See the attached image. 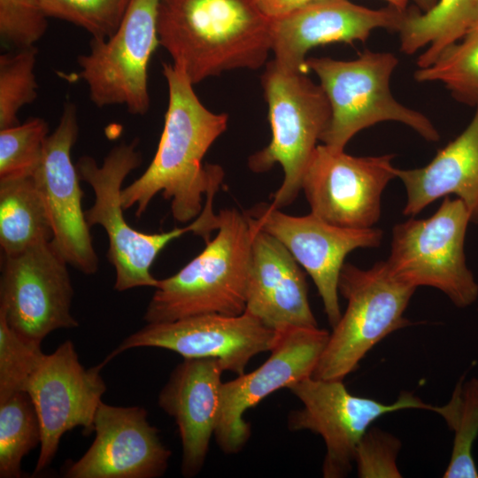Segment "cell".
<instances>
[{
  "instance_id": "cell-26",
  "label": "cell",
  "mask_w": 478,
  "mask_h": 478,
  "mask_svg": "<svg viewBox=\"0 0 478 478\" xmlns=\"http://www.w3.org/2000/svg\"><path fill=\"white\" fill-rule=\"evenodd\" d=\"M42 428L27 392L0 402V477L21 476L22 459L41 445Z\"/></svg>"
},
{
  "instance_id": "cell-33",
  "label": "cell",
  "mask_w": 478,
  "mask_h": 478,
  "mask_svg": "<svg viewBox=\"0 0 478 478\" xmlns=\"http://www.w3.org/2000/svg\"><path fill=\"white\" fill-rule=\"evenodd\" d=\"M400 441L391 434L371 428L359 441L354 456L361 478L402 477L397 465Z\"/></svg>"
},
{
  "instance_id": "cell-16",
  "label": "cell",
  "mask_w": 478,
  "mask_h": 478,
  "mask_svg": "<svg viewBox=\"0 0 478 478\" xmlns=\"http://www.w3.org/2000/svg\"><path fill=\"white\" fill-rule=\"evenodd\" d=\"M276 337L277 331L246 311L236 316L201 314L147 323L125 338L102 362L105 366L127 350L155 347L170 350L184 358H216L225 371L240 375L254 356L271 351Z\"/></svg>"
},
{
  "instance_id": "cell-36",
  "label": "cell",
  "mask_w": 478,
  "mask_h": 478,
  "mask_svg": "<svg viewBox=\"0 0 478 478\" xmlns=\"http://www.w3.org/2000/svg\"><path fill=\"white\" fill-rule=\"evenodd\" d=\"M389 5L395 6L401 10L407 9V5L410 0H384Z\"/></svg>"
},
{
  "instance_id": "cell-17",
  "label": "cell",
  "mask_w": 478,
  "mask_h": 478,
  "mask_svg": "<svg viewBox=\"0 0 478 478\" xmlns=\"http://www.w3.org/2000/svg\"><path fill=\"white\" fill-rule=\"evenodd\" d=\"M78 132L76 106L67 102L56 129L46 140L42 160L33 176L49 214L51 243L68 265L90 275L98 269V258L82 210L80 176L71 159Z\"/></svg>"
},
{
  "instance_id": "cell-1",
  "label": "cell",
  "mask_w": 478,
  "mask_h": 478,
  "mask_svg": "<svg viewBox=\"0 0 478 478\" xmlns=\"http://www.w3.org/2000/svg\"><path fill=\"white\" fill-rule=\"evenodd\" d=\"M163 74L168 105L157 151L144 173L121 190L120 198L124 210L136 206L139 218L162 192L165 199L171 200L174 220L185 223L201 213L203 196L222 182V167L203 165V158L226 131L228 116L207 109L179 66L164 63Z\"/></svg>"
},
{
  "instance_id": "cell-28",
  "label": "cell",
  "mask_w": 478,
  "mask_h": 478,
  "mask_svg": "<svg viewBox=\"0 0 478 478\" xmlns=\"http://www.w3.org/2000/svg\"><path fill=\"white\" fill-rule=\"evenodd\" d=\"M36 56L35 46L0 56V129L19 124V110L37 97Z\"/></svg>"
},
{
  "instance_id": "cell-22",
  "label": "cell",
  "mask_w": 478,
  "mask_h": 478,
  "mask_svg": "<svg viewBox=\"0 0 478 478\" xmlns=\"http://www.w3.org/2000/svg\"><path fill=\"white\" fill-rule=\"evenodd\" d=\"M467 127L422 167L397 168L406 189L405 216L413 217L442 197L455 195L478 224V103Z\"/></svg>"
},
{
  "instance_id": "cell-27",
  "label": "cell",
  "mask_w": 478,
  "mask_h": 478,
  "mask_svg": "<svg viewBox=\"0 0 478 478\" xmlns=\"http://www.w3.org/2000/svg\"><path fill=\"white\" fill-rule=\"evenodd\" d=\"M418 82H440L458 102L478 103V24L449 47L432 65L417 68Z\"/></svg>"
},
{
  "instance_id": "cell-6",
  "label": "cell",
  "mask_w": 478,
  "mask_h": 478,
  "mask_svg": "<svg viewBox=\"0 0 478 478\" xmlns=\"http://www.w3.org/2000/svg\"><path fill=\"white\" fill-rule=\"evenodd\" d=\"M268 107L272 137L267 146L251 155L249 168L255 173L281 166L284 179L271 204L277 209L297 198L309 161L331 117L328 97L305 71L287 68L274 59L266 64L261 76Z\"/></svg>"
},
{
  "instance_id": "cell-12",
  "label": "cell",
  "mask_w": 478,
  "mask_h": 478,
  "mask_svg": "<svg viewBox=\"0 0 478 478\" xmlns=\"http://www.w3.org/2000/svg\"><path fill=\"white\" fill-rule=\"evenodd\" d=\"M394 158L395 154L356 157L318 144L301 187L311 212L338 227H374L381 216L382 192L397 178Z\"/></svg>"
},
{
  "instance_id": "cell-11",
  "label": "cell",
  "mask_w": 478,
  "mask_h": 478,
  "mask_svg": "<svg viewBox=\"0 0 478 478\" xmlns=\"http://www.w3.org/2000/svg\"><path fill=\"white\" fill-rule=\"evenodd\" d=\"M67 266L51 241L2 255L0 314L15 332L42 343L54 330L78 327Z\"/></svg>"
},
{
  "instance_id": "cell-15",
  "label": "cell",
  "mask_w": 478,
  "mask_h": 478,
  "mask_svg": "<svg viewBox=\"0 0 478 478\" xmlns=\"http://www.w3.org/2000/svg\"><path fill=\"white\" fill-rule=\"evenodd\" d=\"M245 212L281 243L312 277L333 328L342 316L338 282L346 256L358 248L379 247L383 232L335 226L312 212L292 216L271 204H258Z\"/></svg>"
},
{
  "instance_id": "cell-21",
  "label": "cell",
  "mask_w": 478,
  "mask_h": 478,
  "mask_svg": "<svg viewBox=\"0 0 478 478\" xmlns=\"http://www.w3.org/2000/svg\"><path fill=\"white\" fill-rule=\"evenodd\" d=\"M223 371L216 358H184L159 392V407L179 429L184 477L196 476L204 466L217 425Z\"/></svg>"
},
{
  "instance_id": "cell-10",
  "label": "cell",
  "mask_w": 478,
  "mask_h": 478,
  "mask_svg": "<svg viewBox=\"0 0 478 478\" xmlns=\"http://www.w3.org/2000/svg\"><path fill=\"white\" fill-rule=\"evenodd\" d=\"M289 389L302 402L301 409L292 411L288 419L292 431L310 430L320 435L326 445L322 466L325 478L349 474L357 446L370 425L381 416L405 410L432 411L411 392L404 391L390 404L352 395L343 380L306 377Z\"/></svg>"
},
{
  "instance_id": "cell-35",
  "label": "cell",
  "mask_w": 478,
  "mask_h": 478,
  "mask_svg": "<svg viewBox=\"0 0 478 478\" xmlns=\"http://www.w3.org/2000/svg\"><path fill=\"white\" fill-rule=\"evenodd\" d=\"M419 10L426 12L433 7L438 0H412Z\"/></svg>"
},
{
  "instance_id": "cell-7",
  "label": "cell",
  "mask_w": 478,
  "mask_h": 478,
  "mask_svg": "<svg viewBox=\"0 0 478 478\" xmlns=\"http://www.w3.org/2000/svg\"><path fill=\"white\" fill-rule=\"evenodd\" d=\"M415 289L397 279L386 261L368 269L344 263L338 291L347 307L329 334L312 376L343 380L353 372L375 344L410 324L404 313Z\"/></svg>"
},
{
  "instance_id": "cell-13",
  "label": "cell",
  "mask_w": 478,
  "mask_h": 478,
  "mask_svg": "<svg viewBox=\"0 0 478 478\" xmlns=\"http://www.w3.org/2000/svg\"><path fill=\"white\" fill-rule=\"evenodd\" d=\"M329 334L319 327L277 332L269 358L254 371L222 382L214 437L226 454L238 453L251 436L244 412L271 393L312 376Z\"/></svg>"
},
{
  "instance_id": "cell-29",
  "label": "cell",
  "mask_w": 478,
  "mask_h": 478,
  "mask_svg": "<svg viewBox=\"0 0 478 478\" xmlns=\"http://www.w3.org/2000/svg\"><path fill=\"white\" fill-rule=\"evenodd\" d=\"M48 136L49 126L42 118L0 129V180L34 175Z\"/></svg>"
},
{
  "instance_id": "cell-25",
  "label": "cell",
  "mask_w": 478,
  "mask_h": 478,
  "mask_svg": "<svg viewBox=\"0 0 478 478\" xmlns=\"http://www.w3.org/2000/svg\"><path fill=\"white\" fill-rule=\"evenodd\" d=\"M457 382L450 401L433 406L432 412L441 415L454 433L451 455L443 474L444 478H478L473 457L474 443L478 436V378Z\"/></svg>"
},
{
  "instance_id": "cell-23",
  "label": "cell",
  "mask_w": 478,
  "mask_h": 478,
  "mask_svg": "<svg viewBox=\"0 0 478 478\" xmlns=\"http://www.w3.org/2000/svg\"><path fill=\"white\" fill-rule=\"evenodd\" d=\"M478 24V0H438L426 12L407 9L398 30L400 51L419 55L416 65H432L449 47Z\"/></svg>"
},
{
  "instance_id": "cell-34",
  "label": "cell",
  "mask_w": 478,
  "mask_h": 478,
  "mask_svg": "<svg viewBox=\"0 0 478 478\" xmlns=\"http://www.w3.org/2000/svg\"><path fill=\"white\" fill-rule=\"evenodd\" d=\"M320 0H256L260 12L270 20L287 16Z\"/></svg>"
},
{
  "instance_id": "cell-24",
  "label": "cell",
  "mask_w": 478,
  "mask_h": 478,
  "mask_svg": "<svg viewBox=\"0 0 478 478\" xmlns=\"http://www.w3.org/2000/svg\"><path fill=\"white\" fill-rule=\"evenodd\" d=\"M52 237L47 208L34 176L0 180L2 255L19 253Z\"/></svg>"
},
{
  "instance_id": "cell-31",
  "label": "cell",
  "mask_w": 478,
  "mask_h": 478,
  "mask_svg": "<svg viewBox=\"0 0 478 478\" xmlns=\"http://www.w3.org/2000/svg\"><path fill=\"white\" fill-rule=\"evenodd\" d=\"M49 18L82 27L94 39H106L118 29L131 0H41Z\"/></svg>"
},
{
  "instance_id": "cell-2",
  "label": "cell",
  "mask_w": 478,
  "mask_h": 478,
  "mask_svg": "<svg viewBox=\"0 0 478 478\" xmlns=\"http://www.w3.org/2000/svg\"><path fill=\"white\" fill-rule=\"evenodd\" d=\"M270 22L256 0H159L162 46L195 85L235 69L266 66Z\"/></svg>"
},
{
  "instance_id": "cell-19",
  "label": "cell",
  "mask_w": 478,
  "mask_h": 478,
  "mask_svg": "<svg viewBox=\"0 0 478 478\" xmlns=\"http://www.w3.org/2000/svg\"><path fill=\"white\" fill-rule=\"evenodd\" d=\"M406 10L371 9L350 0H320L270 22L271 50L282 66L307 71L308 51L332 42H366L378 28L398 32Z\"/></svg>"
},
{
  "instance_id": "cell-18",
  "label": "cell",
  "mask_w": 478,
  "mask_h": 478,
  "mask_svg": "<svg viewBox=\"0 0 478 478\" xmlns=\"http://www.w3.org/2000/svg\"><path fill=\"white\" fill-rule=\"evenodd\" d=\"M95 439L67 478H158L167 467L171 451L140 406H114L101 402L94 419Z\"/></svg>"
},
{
  "instance_id": "cell-32",
  "label": "cell",
  "mask_w": 478,
  "mask_h": 478,
  "mask_svg": "<svg viewBox=\"0 0 478 478\" xmlns=\"http://www.w3.org/2000/svg\"><path fill=\"white\" fill-rule=\"evenodd\" d=\"M41 0H0V36L17 49L35 46L48 27Z\"/></svg>"
},
{
  "instance_id": "cell-4",
  "label": "cell",
  "mask_w": 478,
  "mask_h": 478,
  "mask_svg": "<svg viewBox=\"0 0 478 478\" xmlns=\"http://www.w3.org/2000/svg\"><path fill=\"white\" fill-rule=\"evenodd\" d=\"M137 143L135 139L116 145L102 166L89 156L80 158L76 164L80 179L89 184L95 194V202L85 211V217L89 227L100 225L107 234V258L115 269L117 291L136 287L155 288L158 280L151 274L150 267L160 251L171 241L189 232L200 235L206 243L219 224L212 201L208 200L197 220L183 227L147 234L128 225L123 215L121 186L129 173L142 164Z\"/></svg>"
},
{
  "instance_id": "cell-3",
  "label": "cell",
  "mask_w": 478,
  "mask_h": 478,
  "mask_svg": "<svg viewBox=\"0 0 478 478\" xmlns=\"http://www.w3.org/2000/svg\"><path fill=\"white\" fill-rule=\"evenodd\" d=\"M218 216L217 235L178 273L158 280L143 316L147 323L245 312L252 224L235 208Z\"/></svg>"
},
{
  "instance_id": "cell-30",
  "label": "cell",
  "mask_w": 478,
  "mask_h": 478,
  "mask_svg": "<svg viewBox=\"0 0 478 478\" xmlns=\"http://www.w3.org/2000/svg\"><path fill=\"white\" fill-rule=\"evenodd\" d=\"M43 356L41 343L15 332L0 314V402L18 392H26Z\"/></svg>"
},
{
  "instance_id": "cell-9",
  "label": "cell",
  "mask_w": 478,
  "mask_h": 478,
  "mask_svg": "<svg viewBox=\"0 0 478 478\" xmlns=\"http://www.w3.org/2000/svg\"><path fill=\"white\" fill-rule=\"evenodd\" d=\"M158 2L131 0L114 34L92 38L89 52L79 56V77L96 106L123 105L134 115L148 112V65L159 45Z\"/></svg>"
},
{
  "instance_id": "cell-5",
  "label": "cell",
  "mask_w": 478,
  "mask_h": 478,
  "mask_svg": "<svg viewBox=\"0 0 478 478\" xmlns=\"http://www.w3.org/2000/svg\"><path fill=\"white\" fill-rule=\"evenodd\" d=\"M397 65L393 53L369 50L351 60L306 58V68L318 76L331 110L320 138L323 144L344 150L356 134L382 121L400 122L426 141H439V132L427 116L393 96L389 84Z\"/></svg>"
},
{
  "instance_id": "cell-8",
  "label": "cell",
  "mask_w": 478,
  "mask_h": 478,
  "mask_svg": "<svg viewBox=\"0 0 478 478\" xmlns=\"http://www.w3.org/2000/svg\"><path fill=\"white\" fill-rule=\"evenodd\" d=\"M470 213L459 198L447 196L426 219L411 217L394 226L386 260L391 274L414 288L429 286L458 307L475 302L478 284L466 262L465 237Z\"/></svg>"
},
{
  "instance_id": "cell-20",
  "label": "cell",
  "mask_w": 478,
  "mask_h": 478,
  "mask_svg": "<svg viewBox=\"0 0 478 478\" xmlns=\"http://www.w3.org/2000/svg\"><path fill=\"white\" fill-rule=\"evenodd\" d=\"M248 217L253 236L245 311L277 332L290 327H318L300 265L281 243Z\"/></svg>"
},
{
  "instance_id": "cell-14",
  "label": "cell",
  "mask_w": 478,
  "mask_h": 478,
  "mask_svg": "<svg viewBox=\"0 0 478 478\" xmlns=\"http://www.w3.org/2000/svg\"><path fill=\"white\" fill-rule=\"evenodd\" d=\"M104 365L86 368L79 361L72 341L44 354L27 383L42 428V441L35 474L49 466L67 431L82 427L94 431V419L106 390L100 372Z\"/></svg>"
}]
</instances>
